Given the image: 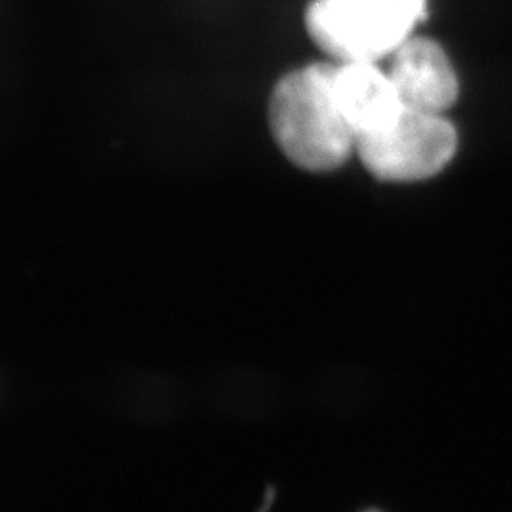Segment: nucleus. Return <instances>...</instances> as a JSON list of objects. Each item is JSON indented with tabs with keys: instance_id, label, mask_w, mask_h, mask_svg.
Listing matches in <instances>:
<instances>
[{
	"instance_id": "obj_1",
	"label": "nucleus",
	"mask_w": 512,
	"mask_h": 512,
	"mask_svg": "<svg viewBox=\"0 0 512 512\" xmlns=\"http://www.w3.org/2000/svg\"><path fill=\"white\" fill-rule=\"evenodd\" d=\"M335 63H310L287 73L272 90L269 125L277 146L300 170H339L357 138L335 102Z\"/></svg>"
},
{
	"instance_id": "obj_2",
	"label": "nucleus",
	"mask_w": 512,
	"mask_h": 512,
	"mask_svg": "<svg viewBox=\"0 0 512 512\" xmlns=\"http://www.w3.org/2000/svg\"><path fill=\"white\" fill-rule=\"evenodd\" d=\"M425 15L426 0H315L305 29L337 62H377L395 54Z\"/></svg>"
},
{
	"instance_id": "obj_3",
	"label": "nucleus",
	"mask_w": 512,
	"mask_h": 512,
	"mask_svg": "<svg viewBox=\"0 0 512 512\" xmlns=\"http://www.w3.org/2000/svg\"><path fill=\"white\" fill-rule=\"evenodd\" d=\"M458 148L455 126L443 113L403 107L400 115L372 135L357 140L363 166L393 183L421 181L440 173Z\"/></svg>"
},
{
	"instance_id": "obj_4",
	"label": "nucleus",
	"mask_w": 512,
	"mask_h": 512,
	"mask_svg": "<svg viewBox=\"0 0 512 512\" xmlns=\"http://www.w3.org/2000/svg\"><path fill=\"white\" fill-rule=\"evenodd\" d=\"M390 77L405 107L443 113L458 100L455 68L435 40L425 37L406 40L393 54Z\"/></svg>"
},
{
	"instance_id": "obj_5",
	"label": "nucleus",
	"mask_w": 512,
	"mask_h": 512,
	"mask_svg": "<svg viewBox=\"0 0 512 512\" xmlns=\"http://www.w3.org/2000/svg\"><path fill=\"white\" fill-rule=\"evenodd\" d=\"M332 88L357 140L383 130L405 107L390 73H383L375 62L335 63Z\"/></svg>"
}]
</instances>
